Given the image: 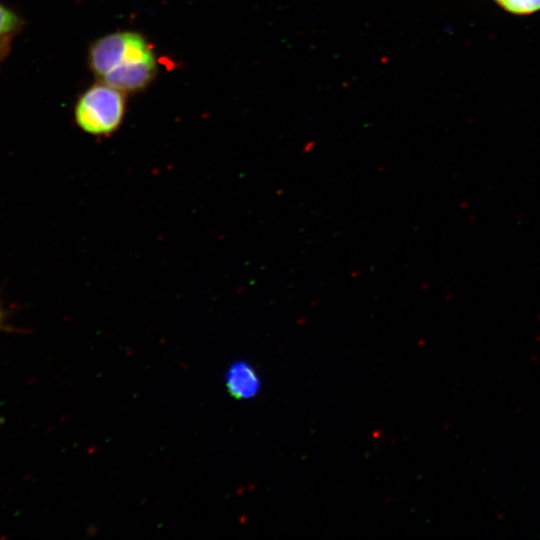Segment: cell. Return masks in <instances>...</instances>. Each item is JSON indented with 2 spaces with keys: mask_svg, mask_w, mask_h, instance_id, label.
Returning <instances> with one entry per match:
<instances>
[{
  "mask_svg": "<svg viewBox=\"0 0 540 540\" xmlns=\"http://www.w3.org/2000/svg\"><path fill=\"white\" fill-rule=\"evenodd\" d=\"M125 101L121 91L107 84L90 87L78 100L75 119L78 126L93 135H107L122 122Z\"/></svg>",
  "mask_w": 540,
  "mask_h": 540,
  "instance_id": "cell-1",
  "label": "cell"
},
{
  "mask_svg": "<svg viewBox=\"0 0 540 540\" xmlns=\"http://www.w3.org/2000/svg\"><path fill=\"white\" fill-rule=\"evenodd\" d=\"M132 32H117L95 41L89 51L92 71L100 78L126 58Z\"/></svg>",
  "mask_w": 540,
  "mask_h": 540,
  "instance_id": "cell-2",
  "label": "cell"
},
{
  "mask_svg": "<svg viewBox=\"0 0 540 540\" xmlns=\"http://www.w3.org/2000/svg\"><path fill=\"white\" fill-rule=\"evenodd\" d=\"M156 73V59L124 61L101 79L121 92H135L145 88Z\"/></svg>",
  "mask_w": 540,
  "mask_h": 540,
  "instance_id": "cell-3",
  "label": "cell"
},
{
  "mask_svg": "<svg viewBox=\"0 0 540 540\" xmlns=\"http://www.w3.org/2000/svg\"><path fill=\"white\" fill-rule=\"evenodd\" d=\"M260 386L256 372L246 363L234 364L227 374V388L236 398L254 396Z\"/></svg>",
  "mask_w": 540,
  "mask_h": 540,
  "instance_id": "cell-4",
  "label": "cell"
},
{
  "mask_svg": "<svg viewBox=\"0 0 540 540\" xmlns=\"http://www.w3.org/2000/svg\"><path fill=\"white\" fill-rule=\"evenodd\" d=\"M505 11L516 15H528L540 10V0H494Z\"/></svg>",
  "mask_w": 540,
  "mask_h": 540,
  "instance_id": "cell-5",
  "label": "cell"
},
{
  "mask_svg": "<svg viewBox=\"0 0 540 540\" xmlns=\"http://www.w3.org/2000/svg\"><path fill=\"white\" fill-rule=\"evenodd\" d=\"M18 17L9 9L0 4V41L9 36L18 26Z\"/></svg>",
  "mask_w": 540,
  "mask_h": 540,
  "instance_id": "cell-6",
  "label": "cell"
},
{
  "mask_svg": "<svg viewBox=\"0 0 540 540\" xmlns=\"http://www.w3.org/2000/svg\"><path fill=\"white\" fill-rule=\"evenodd\" d=\"M3 321H4V311H3L1 303H0V329L3 326Z\"/></svg>",
  "mask_w": 540,
  "mask_h": 540,
  "instance_id": "cell-7",
  "label": "cell"
}]
</instances>
